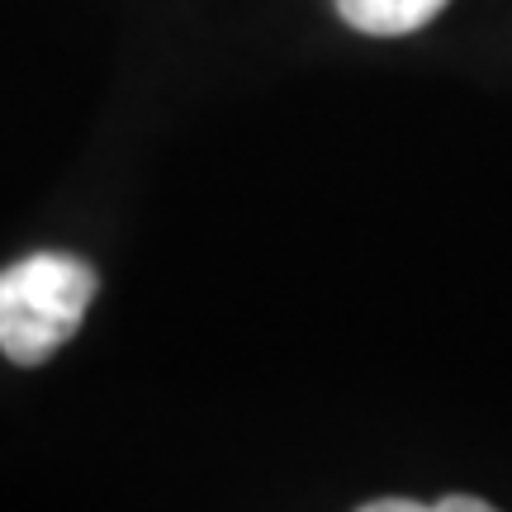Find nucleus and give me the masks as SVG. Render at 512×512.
I'll list each match as a JSON object with an SVG mask.
<instances>
[{"label": "nucleus", "instance_id": "1", "mask_svg": "<svg viewBox=\"0 0 512 512\" xmlns=\"http://www.w3.org/2000/svg\"><path fill=\"white\" fill-rule=\"evenodd\" d=\"M100 280L81 256L38 252L0 271V351L15 366H43L67 347L91 309Z\"/></svg>", "mask_w": 512, "mask_h": 512}, {"label": "nucleus", "instance_id": "2", "mask_svg": "<svg viewBox=\"0 0 512 512\" xmlns=\"http://www.w3.org/2000/svg\"><path fill=\"white\" fill-rule=\"evenodd\" d=\"M446 5L451 0H337V15L370 38H403L432 24Z\"/></svg>", "mask_w": 512, "mask_h": 512}, {"label": "nucleus", "instance_id": "3", "mask_svg": "<svg viewBox=\"0 0 512 512\" xmlns=\"http://www.w3.org/2000/svg\"><path fill=\"white\" fill-rule=\"evenodd\" d=\"M437 512H489V503H484V498H460V494H451V498H441V503H437Z\"/></svg>", "mask_w": 512, "mask_h": 512}, {"label": "nucleus", "instance_id": "4", "mask_svg": "<svg viewBox=\"0 0 512 512\" xmlns=\"http://www.w3.org/2000/svg\"><path fill=\"white\" fill-rule=\"evenodd\" d=\"M366 512H422V503H413V498H380V503H366Z\"/></svg>", "mask_w": 512, "mask_h": 512}]
</instances>
